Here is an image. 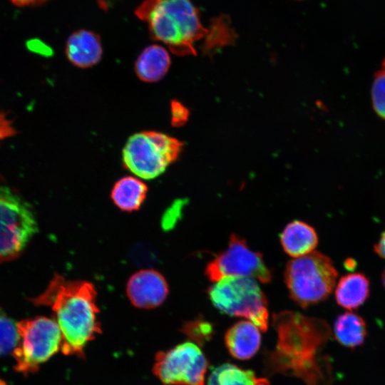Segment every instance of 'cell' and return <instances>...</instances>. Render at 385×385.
<instances>
[{
	"label": "cell",
	"mask_w": 385,
	"mask_h": 385,
	"mask_svg": "<svg viewBox=\"0 0 385 385\" xmlns=\"http://www.w3.org/2000/svg\"><path fill=\"white\" fill-rule=\"evenodd\" d=\"M260 329L249 320H242L232 325L225 333V342L230 354L238 359L252 357L261 344Z\"/></svg>",
	"instance_id": "obj_13"
},
{
	"label": "cell",
	"mask_w": 385,
	"mask_h": 385,
	"mask_svg": "<svg viewBox=\"0 0 385 385\" xmlns=\"http://www.w3.org/2000/svg\"><path fill=\"white\" fill-rule=\"evenodd\" d=\"M370 283L365 274L361 272L349 273L342 276L336 287L335 299L342 307L356 309L369 297Z\"/></svg>",
	"instance_id": "obj_16"
},
{
	"label": "cell",
	"mask_w": 385,
	"mask_h": 385,
	"mask_svg": "<svg viewBox=\"0 0 385 385\" xmlns=\"http://www.w3.org/2000/svg\"><path fill=\"white\" fill-rule=\"evenodd\" d=\"M170 66L168 51L160 45L153 44L145 48L138 56L134 70L140 81L154 83L165 76Z\"/></svg>",
	"instance_id": "obj_15"
},
{
	"label": "cell",
	"mask_w": 385,
	"mask_h": 385,
	"mask_svg": "<svg viewBox=\"0 0 385 385\" xmlns=\"http://www.w3.org/2000/svg\"><path fill=\"white\" fill-rule=\"evenodd\" d=\"M93 284L55 274L46 289L32 301L50 307L62 336L61 351L83 356L87 343L101 332Z\"/></svg>",
	"instance_id": "obj_2"
},
{
	"label": "cell",
	"mask_w": 385,
	"mask_h": 385,
	"mask_svg": "<svg viewBox=\"0 0 385 385\" xmlns=\"http://www.w3.org/2000/svg\"><path fill=\"white\" fill-rule=\"evenodd\" d=\"M18 339L17 323L0 310V356L13 352Z\"/></svg>",
	"instance_id": "obj_21"
},
{
	"label": "cell",
	"mask_w": 385,
	"mask_h": 385,
	"mask_svg": "<svg viewBox=\"0 0 385 385\" xmlns=\"http://www.w3.org/2000/svg\"><path fill=\"white\" fill-rule=\"evenodd\" d=\"M205 274L214 282L232 276L251 277L262 283L272 279L262 254L252 250L245 239L236 234L230 237L227 249L208 262Z\"/></svg>",
	"instance_id": "obj_9"
},
{
	"label": "cell",
	"mask_w": 385,
	"mask_h": 385,
	"mask_svg": "<svg viewBox=\"0 0 385 385\" xmlns=\"http://www.w3.org/2000/svg\"><path fill=\"white\" fill-rule=\"evenodd\" d=\"M337 277L331 259L317 251L288 261L284 272L289 297L303 308L326 299Z\"/></svg>",
	"instance_id": "obj_4"
},
{
	"label": "cell",
	"mask_w": 385,
	"mask_h": 385,
	"mask_svg": "<svg viewBox=\"0 0 385 385\" xmlns=\"http://www.w3.org/2000/svg\"><path fill=\"white\" fill-rule=\"evenodd\" d=\"M280 242L287 255L297 258L312 252L318 245V237L309 224L294 220L283 230Z\"/></svg>",
	"instance_id": "obj_14"
},
{
	"label": "cell",
	"mask_w": 385,
	"mask_h": 385,
	"mask_svg": "<svg viewBox=\"0 0 385 385\" xmlns=\"http://www.w3.org/2000/svg\"><path fill=\"white\" fill-rule=\"evenodd\" d=\"M272 324L277 339L265 361L267 371L297 376L306 385H329L331 368L321 354L332 334L328 324L297 312L283 311L273 314Z\"/></svg>",
	"instance_id": "obj_1"
},
{
	"label": "cell",
	"mask_w": 385,
	"mask_h": 385,
	"mask_svg": "<svg viewBox=\"0 0 385 385\" xmlns=\"http://www.w3.org/2000/svg\"><path fill=\"white\" fill-rule=\"evenodd\" d=\"M183 143L165 133L144 130L129 137L122 152L125 168L138 178L153 179L180 156Z\"/></svg>",
	"instance_id": "obj_5"
},
{
	"label": "cell",
	"mask_w": 385,
	"mask_h": 385,
	"mask_svg": "<svg viewBox=\"0 0 385 385\" xmlns=\"http://www.w3.org/2000/svg\"><path fill=\"white\" fill-rule=\"evenodd\" d=\"M371 101L376 114L385 120V58L374 74L371 88Z\"/></svg>",
	"instance_id": "obj_20"
},
{
	"label": "cell",
	"mask_w": 385,
	"mask_h": 385,
	"mask_svg": "<svg viewBox=\"0 0 385 385\" xmlns=\"http://www.w3.org/2000/svg\"><path fill=\"white\" fill-rule=\"evenodd\" d=\"M208 297L221 312L232 317H244L261 331L269 325L267 300L253 278L227 277L208 288Z\"/></svg>",
	"instance_id": "obj_6"
},
{
	"label": "cell",
	"mask_w": 385,
	"mask_h": 385,
	"mask_svg": "<svg viewBox=\"0 0 385 385\" xmlns=\"http://www.w3.org/2000/svg\"><path fill=\"white\" fill-rule=\"evenodd\" d=\"M334 334L339 344L355 348L365 341L367 334L366 323L359 315L351 312H344L336 319Z\"/></svg>",
	"instance_id": "obj_18"
},
{
	"label": "cell",
	"mask_w": 385,
	"mask_h": 385,
	"mask_svg": "<svg viewBox=\"0 0 385 385\" xmlns=\"http://www.w3.org/2000/svg\"><path fill=\"white\" fill-rule=\"evenodd\" d=\"M207 385H270L264 378L258 377L251 370L225 363L215 368L210 373Z\"/></svg>",
	"instance_id": "obj_19"
},
{
	"label": "cell",
	"mask_w": 385,
	"mask_h": 385,
	"mask_svg": "<svg viewBox=\"0 0 385 385\" xmlns=\"http://www.w3.org/2000/svg\"><path fill=\"white\" fill-rule=\"evenodd\" d=\"M171 124L174 127L183 125L188 120L189 111L180 102L173 100L170 102Z\"/></svg>",
	"instance_id": "obj_23"
},
{
	"label": "cell",
	"mask_w": 385,
	"mask_h": 385,
	"mask_svg": "<svg viewBox=\"0 0 385 385\" xmlns=\"http://www.w3.org/2000/svg\"><path fill=\"white\" fill-rule=\"evenodd\" d=\"M207 367L199 346L187 342L158 353L153 372L165 384L204 385Z\"/></svg>",
	"instance_id": "obj_10"
},
{
	"label": "cell",
	"mask_w": 385,
	"mask_h": 385,
	"mask_svg": "<svg viewBox=\"0 0 385 385\" xmlns=\"http://www.w3.org/2000/svg\"><path fill=\"white\" fill-rule=\"evenodd\" d=\"M183 328L190 338L200 344L208 340L213 332L212 326L207 322L200 319L187 322Z\"/></svg>",
	"instance_id": "obj_22"
},
{
	"label": "cell",
	"mask_w": 385,
	"mask_h": 385,
	"mask_svg": "<svg viewBox=\"0 0 385 385\" xmlns=\"http://www.w3.org/2000/svg\"><path fill=\"white\" fill-rule=\"evenodd\" d=\"M374 251L380 257L385 259V230L381 234L379 241L374 245Z\"/></svg>",
	"instance_id": "obj_24"
},
{
	"label": "cell",
	"mask_w": 385,
	"mask_h": 385,
	"mask_svg": "<svg viewBox=\"0 0 385 385\" xmlns=\"http://www.w3.org/2000/svg\"><path fill=\"white\" fill-rule=\"evenodd\" d=\"M19 339L13 351L14 368L28 374L37 371L39 366L61 349L62 336L53 319L36 317L17 323Z\"/></svg>",
	"instance_id": "obj_8"
},
{
	"label": "cell",
	"mask_w": 385,
	"mask_h": 385,
	"mask_svg": "<svg viewBox=\"0 0 385 385\" xmlns=\"http://www.w3.org/2000/svg\"><path fill=\"white\" fill-rule=\"evenodd\" d=\"M148 192L144 182L133 176H125L113 185L111 197L115 205L125 212L138 210Z\"/></svg>",
	"instance_id": "obj_17"
},
{
	"label": "cell",
	"mask_w": 385,
	"mask_h": 385,
	"mask_svg": "<svg viewBox=\"0 0 385 385\" xmlns=\"http://www.w3.org/2000/svg\"><path fill=\"white\" fill-rule=\"evenodd\" d=\"M36 231L31 205L0 178V262L19 256Z\"/></svg>",
	"instance_id": "obj_7"
},
{
	"label": "cell",
	"mask_w": 385,
	"mask_h": 385,
	"mask_svg": "<svg viewBox=\"0 0 385 385\" xmlns=\"http://www.w3.org/2000/svg\"><path fill=\"white\" fill-rule=\"evenodd\" d=\"M103 48L98 34L87 30H78L71 34L66 43V56L73 66L87 68L97 64L101 59Z\"/></svg>",
	"instance_id": "obj_12"
},
{
	"label": "cell",
	"mask_w": 385,
	"mask_h": 385,
	"mask_svg": "<svg viewBox=\"0 0 385 385\" xmlns=\"http://www.w3.org/2000/svg\"><path fill=\"white\" fill-rule=\"evenodd\" d=\"M381 280H382V284L384 285V287H385V270H384L382 274H381Z\"/></svg>",
	"instance_id": "obj_26"
},
{
	"label": "cell",
	"mask_w": 385,
	"mask_h": 385,
	"mask_svg": "<svg viewBox=\"0 0 385 385\" xmlns=\"http://www.w3.org/2000/svg\"><path fill=\"white\" fill-rule=\"evenodd\" d=\"M153 39L178 56L195 55L194 43L209 33L191 0H144L135 11Z\"/></svg>",
	"instance_id": "obj_3"
},
{
	"label": "cell",
	"mask_w": 385,
	"mask_h": 385,
	"mask_svg": "<svg viewBox=\"0 0 385 385\" xmlns=\"http://www.w3.org/2000/svg\"><path fill=\"white\" fill-rule=\"evenodd\" d=\"M169 288L163 275L153 269L135 272L128 279L126 294L133 305L140 309H153L166 299Z\"/></svg>",
	"instance_id": "obj_11"
},
{
	"label": "cell",
	"mask_w": 385,
	"mask_h": 385,
	"mask_svg": "<svg viewBox=\"0 0 385 385\" xmlns=\"http://www.w3.org/2000/svg\"><path fill=\"white\" fill-rule=\"evenodd\" d=\"M14 4L18 6H25L41 3L46 0H10Z\"/></svg>",
	"instance_id": "obj_25"
}]
</instances>
